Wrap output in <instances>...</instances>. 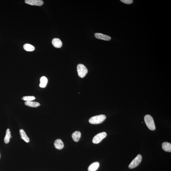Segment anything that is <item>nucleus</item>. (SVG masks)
<instances>
[{"label": "nucleus", "instance_id": "1", "mask_svg": "<svg viewBox=\"0 0 171 171\" xmlns=\"http://www.w3.org/2000/svg\"><path fill=\"white\" fill-rule=\"evenodd\" d=\"M106 117L103 114L94 116L91 117L89 120V122L92 124H101L105 121Z\"/></svg>", "mask_w": 171, "mask_h": 171}, {"label": "nucleus", "instance_id": "2", "mask_svg": "<svg viewBox=\"0 0 171 171\" xmlns=\"http://www.w3.org/2000/svg\"><path fill=\"white\" fill-rule=\"evenodd\" d=\"M144 120L146 126L149 129L152 131L155 130L154 121L153 117L150 115H146L144 117Z\"/></svg>", "mask_w": 171, "mask_h": 171}, {"label": "nucleus", "instance_id": "3", "mask_svg": "<svg viewBox=\"0 0 171 171\" xmlns=\"http://www.w3.org/2000/svg\"><path fill=\"white\" fill-rule=\"evenodd\" d=\"M77 71L78 76L82 78L84 77L88 72V69L86 67L81 64L78 65Z\"/></svg>", "mask_w": 171, "mask_h": 171}, {"label": "nucleus", "instance_id": "4", "mask_svg": "<svg viewBox=\"0 0 171 171\" xmlns=\"http://www.w3.org/2000/svg\"><path fill=\"white\" fill-rule=\"evenodd\" d=\"M142 156L140 154H138L130 163L128 167L129 168L133 169L137 167L141 163Z\"/></svg>", "mask_w": 171, "mask_h": 171}, {"label": "nucleus", "instance_id": "5", "mask_svg": "<svg viewBox=\"0 0 171 171\" xmlns=\"http://www.w3.org/2000/svg\"><path fill=\"white\" fill-rule=\"evenodd\" d=\"M107 136V133L105 132L98 133L94 137L93 139V143L95 144H97L102 141Z\"/></svg>", "mask_w": 171, "mask_h": 171}, {"label": "nucleus", "instance_id": "6", "mask_svg": "<svg viewBox=\"0 0 171 171\" xmlns=\"http://www.w3.org/2000/svg\"><path fill=\"white\" fill-rule=\"evenodd\" d=\"M25 3L32 5L41 6L43 5V2L42 0H25Z\"/></svg>", "mask_w": 171, "mask_h": 171}, {"label": "nucleus", "instance_id": "7", "mask_svg": "<svg viewBox=\"0 0 171 171\" xmlns=\"http://www.w3.org/2000/svg\"><path fill=\"white\" fill-rule=\"evenodd\" d=\"M95 36L96 38L100 40L109 41L111 39V37L109 36L100 33H96L95 34Z\"/></svg>", "mask_w": 171, "mask_h": 171}, {"label": "nucleus", "instance_id": "8", "mask_svg": "<svg viewBox=\"0 0 171 171\" xmlns=\"http://www.w3.org/2000/svg\"><path fill=\"white\" fill-rule=\"evenodd\" d=\"M54 144L56 148L58 150H61L64 146L63 142L59 139H57L55 141Z\"/></svg>", "mask_w": 171, "mask_h": 171}, {"label": "nucleus", "instance_id": "9", "mask_svg": "<svg viewBox=\"0 0 171 171\" xmlns=\"http://www.w3.org/2000/svg\"><path fill=\"white\" fill-rule=\"evenodd\" d=\"M52 43L53 46L56 48H60L62 47L63 45L61 41L58 38L53 39Z\"/></svg>", "mask_w": 171, "mask_h": 171}, {"label": "nucleus", "instance_id": "10", "mask_svg": "<svg viewBox=\"0 0 171 171\" xmlns=\"http://www.w3.org/2000/svg\"><path fill=\"white\" fill-rule=\"evenodd\" d=\"M100 163L98 162H95L91 164L88 168V171H96L99 167Z\"/></svg>", "mask_w": 171, "mask_h": 171}, {"label": "nucleus", "instance_id": "11", "mask_svg": "<svg viewBox=\"0 0 171 171\" xmlns=\"http://www.w3.org/2000/svg\"><path fill=\"white\" fill-rule=\"evenodd\" d=\"M162 148L163 150L166 152H171V144L170 143L165 142L162 144Z\"/></svg>", "mask_w": 171, "mask_h": 171}, {"label": "nucleus", "instance_id": "12", "mask_svg": "<svg viewBox=\"0 0 171 171\" xmlns=\"http://www.w3.org/2000/svg\"><path fill=\"white\" fill-rule=\"evenodd\" d=\"M20 134L21 136V138L24 140L27 143H29L30 141V139L26 134L25 131L21 129L19 130Z\"/></svg>", "mask_w": 171, "mask_h": 171}, {"label": "nucleus", "instance_id": "13", "mask_svg": "<svg viewBox=\"0 0 171 171\" xmlns=\"http://www.w3.org/2000/svg\"><path fill=\"white\" fill-rule=\"evenodd\" d=\"M81 133L80 131H76L74 132L72 134V137L75 142L79 141L81 137Z\"/></svg>", "mask_w": 171, "mask_h": 171}, {"label": "nucleus", "instance_id": "14", "mask_svg": "<svg viewBox=\"0 0 171 171\" xmlns=\"http://www.w3.org/2000/svg\"><path fill=\"white\" fill-rule=\"evenodd\" d=\"M25 104L26 106L32 108H37L40 105L39 103L32 101H26Z\"/></svg>", "mask_w": 171, "mask_h": 171}, {"label": "nucleus", "instance_id": "15", "mask_svg": "<svg viewBox=\"0 0 171 171\" xmlns=\"http://www.w3.org/2000/svg\"><path fill=\"white\" fill-rule=\"evenodd\" d=\"M40 86L41 88H45L48 82V79L45 76H43L41 78Z\"/></svg>", "mask_w": 171, "mask_h": 171}, {"label": "nucleus", "instance_id": "16", "mask_svg": "<svg viewBox=\"0 0 171 171\" xmlns=\"http://www.w3.org/2000/svg\"><path fill=\"white\" fill-rule=\"evenodd\" d=\"M11 136V131H10L9 129H8L6 130L5 136L4 138V142L5 143H9Z\"/></svg>", "mask_w": 171, "mask_h": 171}, {"label": "nucleus", "instance_id": "17", "mask_svg": "<svg viewBox=\"0 0 171 171\" xmlns=\"http://www.w3.org/2000/svg\"><path fill=\"white\" fill-rule=\"evenodd\" d=\"M23 48L24 50L27 51H33L35 50V48L34 46L30 44H24L23 46Z\"/></svg>", "mask_w": 171, "mask_h": 171}, {"label": "nucleus", "instance_id": "18", "mask_svg": "<svg viewBox=\"0 0 171 171\" xmlns=\"http://www.w3.org/2000/svg\"><path fill=\"white\" fill-rule=\"evenodd\" d=\"M35 99V97L34 96H24L22 98V99L26 101H32Z\"/></svg>", "mask_w": 171, "mask_h": 171}, {"label": "nucleus", "instance_id": "19", "mask_svg": "<svg viewBox=\"0 0 171 171\" xmlns=\"http://www.w3.org/2000/svg\"><path fill=\"white\" fill-rule=\"evenodd\" d=\"M121 1L124 3L127 4H131L133 2V0H121Z\"/></svg>", "mask_w": 171, "mask_h": 171}, {"label": "nucleus", "instance_id": "20", "mask_svg": "<svg viewBox=\"0 0 171 171\" xmlns=\"http://www.w3.org/2000/svg\"><path fill=\"white\" fill-rule=\"evenodd\" d=\"M11 138H12V137H11Z\"/></svg>", "mask_w": 171, "mask_h": 171}]
</instances>
